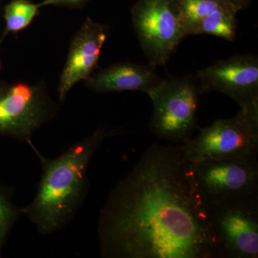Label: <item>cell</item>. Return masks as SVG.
<instances>
[{
  "label": "cell",
  "mask_w": 258,
  "mask_h": 258,
  "mask_svg": "<svg viewBox=\"0 0 258 258\" xmlns=\"http://www.w3.org/2000/svg\"><path fill=\"white\" fill-rule=\"evenodd\" d=\"M192 162L180 145L153 144L100 211L105 258H218Z\"/></svg>",
  "instance_id": "obj_1"
},
{
  "label": "cell",
  "mask_w": 258,
  "mask_h": 258,
  "mask_svg": "<svg viewBox=\"0 0 258 258\" xmlns=\"http://www.w3.org/2000/svg\"><path fill=\"white\" fill-rule=\"evenodd\" d=\"M110 135L106 129L97 128L55 159L44 157L32 142L28 144L40 161L42 172L35 198L21 210L39 233H55L76 215L89 188L90 162Z\"/></svg>",
  "instance_id": "obj_2"
},
{
  "label": "cell",
  "mask_w": 258,
  "mask_h": 258,
  "mask_svg": "<svg viewBox=\"0 0 258 258\" xmlns=\"http://www.w3.org/2000/svg\"><path fill=\"white\" fill-rule=\"evenodd\" d=\"M42 2L35 3L32 0H11L3 8L5 28L3 35L18 34L28 28L43 8Z\"/></svg>",
  "instance_id": "obj_13"
},
{
  "label": "cell",
  "mask_w": 258,
  "mask_h": 258,
  "mask_svg": "<svg viewBox=\"0 0 258 258\" xmlns=\"http://www.w3.org/2000/svg\"><path fill=\"white\" fill-rule=\"evenodd\" d=\"M132 23L149 64L164 66L186 37L176 0H138Z\"/></svg>",
  "instance_id": "obj_7"
},
{
  "label": "cell",
  "mask_w": 258,
  "mask_h": 258,
  "mask_svg": "<svg viewBox=\"0 0 258 258\" xmlns=\"http://www.w3.org/2000/svg\"><path fill=\"white\" fill-rule=\"evenodd\" d=\"M88 0H43L44 7L54 6L66 7V8L79 9L86 5Z\"/></svg>",
  "instance_id": "obj_15"
},
{
  "label": "cell",
  "mask_w": 258,
  "mask_h": 258,
  "mask_svg": "<svg viewBox=\"0 0 258 258\" xmlns=\"http://www.w3.org/2000/svg\"><path fill=\"white\" fill-rule=\"evenodd\" d=\"M57 110L43 81H0V136L30 144L32 134L53 119Z\"/></svg>",
  "instance_id": "obj_6"
},
{
  "label": "cell",
  "mask_w": 258,
  "mask_h": 258,
  "mask_svg": "<svg viewBox=\"0 0 258 258\" xmlns=\"http://www.w3.org/2000/svg\"><path fill=\"white\" fill-rule=\"evenodd\" d=\"M21 215V208L13 203L11 191L0 184V257L8 235Z\"/></svg>",
  "instance_id": "obj_14"
},
{
  "label": "cell",
  "mask_w": 258,
  "mask_h": 258,
  "mask_svg": "<svg viewBox=\"0 0 258 258\" xmlns=\"http://www.w3.org/2000/svg\"><path fill=\"white\" fill-rule=\"evenodd\" d=\"M192 164L195 181L208 203L258 193L257 155Z\"/></svg>",
  "instance_id": "obj_8"
},
{
  "label": "cell",
  "mask_w": 258,
  "mask_h": 258,
  "mask_svg": "<svg viewBox=\"0 0 258 258\" xmlns=\"http://www.w3.org/2000/svg\"><path fill=\"white\" fill-rule=\"evenodd\" d=\"M186 37L207 35L233 41L237 10L228 0H176Z\"/></svg>",
  "instance_id": "obj_11"
},
{
  "label": "cell",
  "mask_w": 258,
  "mask_h": 258,
  "mask_svg": "<svg viewBox=\"0 0 258 258\" xmlns=\"http://www.w3.org/2000/svg\"><path fill=\"white\" fill-rule=\"evenodd\" d=\"M195 77L201 95L219 91L235 100L240 108L258 104V58L253 54L217 61Z\"/></svg>",
  "instance_id": "obj_9"
},
{
  "label": "cell",
  "mask_w": 258,
  "mask_h": 258,
  "mask_svg": "<svg viewBox=\"0 0 258 258\" xmlns=\"http://www.w3.org/2000/svg\"><path fill=\"white\" fill-rule=\"evenodd\" d=\"M228 1L238 13L240 10L248 8L252 0H228Z\"/></svg>",
  "instance_id": "obj_16"
},
{
  "label": "cell",
  "mask_w": 258,
  "mask_h": 258,
  "mask_svg": "<svg viewBox=\"0 0 258 258\" xmlns=\"http://www.w3.org/2000/svg\"><path fill=\"white\" fill-rule=\"evenodd\" d=\"M181 146L192 163L257 155L258 104L240 108L233 118L215 120Z\"/></svg>",
  "instance_id": "obj_4"
},
{
  "label": "cell",
  "mask_w": 258,
  "mask_h": 258,
  "mask_svg": "<svg viewBox=\"0 0 258 258\" xmlns=\"http://www.w3.org/2000/svg\"><path fill=\"white\" fill-rule=\"evenodd\" d=\"M207 216L217 257H258V193L210 202Z\"/></svg>",
  "instance_id": "obj_3"
},
{
  "label": "cell",
  "mask_w": 258,
  "mask_h": 258,
  "mask_svg": "<svg viewBox=\"0 0 258 258\" xmlns=\"http://www.w3.org/2000/svg\"><path fill=\"white\" fill-rule=\"evenodd\" d=\"M200 95L195 77L164 79L149 96L153 103L151 132L169 142H188L198 127Z\"/></svg>",
  "instance_id": "obj_5"
},
{
  "label": "cell",
  "mask_w": 258,
  "mask_h": 258,
  "mask_svg": "<svg viewBox=\"0 0 258 258\" xmlns=\"http://www.w3.org/2000/svg\"><path fill=\"white\" fill-rule=\"evenodd\" d=\"M163 80L155 66L125 61L93 73L84 81L86 87L96 93L138 91L149 96Z\"/></svg>",
  "instance_id": "obj_12"
},
{
  "label": "cell",
  "mask_w": 258,
  "mask_h": 258,
  "mask_svg": "<svg viewBox=\"0 0 258 258\" xmlns=\"http://www.w3.org/2000/svg\"><path fill=\"white\" fill-rule=\"evenodd\" d=\"M5 36L4 35H2L1 37H0V45H1L2 42H3V40H4ZM1 69H2V64H1V60H0V72H1Z\"/></svg>",
  "instance_id": "obj_17"
},
{
  "label": "cell",
  "mask_w": 258,
  "mask_h": 258,
  "mask_svg": "<svg viewBox=\"0 0 258 258\" xmlns=\"http://www.w3.org/2000/svg\"><path fill=\"white\" fill-rule=\"evenodd\" d=\"M109 28L86 18L71 40L67 59L59 80V101H66L76 83L85 81L98 68L102 48L106 42Z\"/></svg>",
  "instance_id": "obj_10"
},
{
  "label": "cell",
  "mask_w": 258,
  "mask_h": 258,
  "mask_svg": "<svg viewBox=\"0 0 258 258\" xmlns=\"http://www.w3.org/2000/svg\"><path fill=\"white\" fill-rule=\"evenodd\" d=\"M2 1H3V0H0V6H1Z\"/></svg>",
  "instance_id": "obj_18"
}]
</instances>
